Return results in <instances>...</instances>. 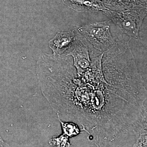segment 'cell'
<instances>
[{"label":"cell","instance_id":"6da1fadb","mask_svg":"<svg viewBox=\"0 0 147 147\" xmlns=\"http://www.w3.org/2000/svg\"><path fill=\"white\" fill-rule=\"evenodd\" d=\"M77 74L73 64L50 81L49 101L60 118L82 127L97 144L113 142L131 131L146 113L147 92L136 61L106 53L90 57Z\"/></svg>","mask_w":147,"mask_h":147},{"label":"cell","instance_id":"7a4b0ae2","mask_svg":"<svg viewBox=\"0 0 147 147\" xmlns=\"http://www.w3.org/2000/svg\"><path fill=\"white\" fill-rule=\"evenodd\" d=\"M110 28L109 22L98 21L82 25L76 30L88 45L90 55H97L105 53L115 42Z\"/></svg>","mask_w":147,"mask_h":147},{"label":"cell","instance_id":"3957f363","mask_svg":"<svg viewBox=\"0 0 147 147\" xmlns=\"http://www.w3.org/2000/svg\"><path fill=\"white\" fill-rule=\"evenodd\" d=\"M147 9L134 8L118 11L108 9L103 12L122 33L139 40V32L147 15Z\"/></svg>","mask_w":147,"mask_h":147},{"label":"cell","instance_id":"277c9868","mask_svg":"<svg viewBox=\"0 0 147 147\" xmlns=\"http://www.w3.org/2000/svg\"><path fill=\"white\" fill-rule=\"evenodd\" d=\"M78 34L77 38L72 46L62 55L72 57L76 72L77 74H81L89 67L91 59L88 45L78 32Z\"/></svg>","mask_w":147,"mask_h":147},{"label":"cell","instance_id":"5b68a950","mask_svg":"<svg viewBox=\"0 0 147 147\" xmlns=\"http://www.w3.org/2000/svg\"><path fill=\"white\" fill-rule=\"evenodd\" d=\"M76 30L66 32H59L49 41L53 55H61L65 53L72 46L78 37Z\"/></svg>","mask_w":147,"mask_h":147},{"label":"cell","instance_id":"8992f818","mask_svg":"<svg viewBox=\"0 0 147 147\" xmlns=\"http://www.w3.org/2000/svg\"><path fill=\"white\" fill-rule=\"evenodd\" d=\"M63 2L73 10L79 12L93 13L105 11L108 9L101 0H62Z\"/></svg>","mask_w":147,"mask_h":147},{"label":"cell","instance_id":"52a82bcc","mask_svg":"<svg viewBox=\"0 0 147 147\" xmlns=\"http://www.w3.org/2000/svg\"><path fill=\"white\" fill-rule=\"evenodd\" d=\"M109 10L118 11L134 8H147V0H101Z\"/></svg>","mask_w":147,"mask_h":147},{"label":"cell","instance_id":"ba28073f","mask_svg":"<svg viewBox=\"0 0 147 147\" xmlns=\"http://www.w3.org/2000/svg\"><path fill=\"white\" fill-rule=\"evenodd\" d=\"M57 117L61 123L63 133L69 138L77 136L82 131V129L77 124L71 122L63 121L59 117Z\"/></svg>","mask_w":147,"mask_h":147},{"label":"cell","instance_id":"9c48e42d","mask_svg":"<svg viewBox=\"0 0 147 147\" xmlns=\"http://www.w3.org/2000/svg\"><path fill=\"white\" fill-rule=\"evenodd\" d=\"M69 137L65 134H61L58 137H53L49 141V144L51 146L69 147L71 144L69 140Z\"/></svg>","mask_w":147,"mask_h":147}]
</instances>
